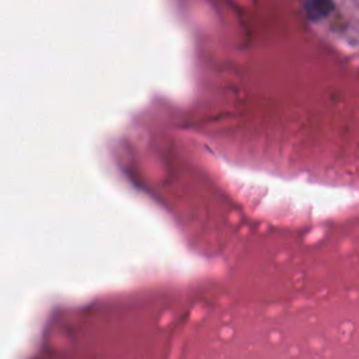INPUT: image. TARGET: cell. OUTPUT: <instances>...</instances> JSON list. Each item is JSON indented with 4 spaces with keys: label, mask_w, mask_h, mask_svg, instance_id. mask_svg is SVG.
<instances>
[{
    "label": "cell",
    "mask_w": 359,
    "mask_h": 359,
    "mask_svg": "<svg viewBox=\"0 0 359 359\" xmlns=\"http://www.w3.org/2000/svg\"><path fill=\"white\" fill-rule=\"evenodd\" d=\"M309 22L328 39L359 48V0H302Z\"/></svg>",
    "instance_id": "cell-1"
}]
</instances>
